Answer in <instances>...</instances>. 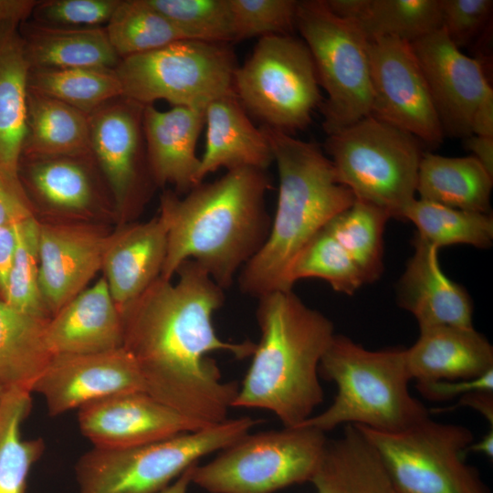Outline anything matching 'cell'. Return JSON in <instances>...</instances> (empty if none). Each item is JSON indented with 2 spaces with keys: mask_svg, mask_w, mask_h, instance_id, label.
Listing matches in <instances>:
<instances>
[{
  "mask_svg": "<svg viewBox=\"0 0 493 493\" xmlns=\"http://www.w3.org/2000/svg\"><path fill=\"white\" fill-rule=\"evenodd\" d=\"M175 274L174 283L159 277L121 313L123 347L134 357L147 393L202 424H217L227 419L238 385L223 381L208 354L244 359L256 343L217 336L213 315L224 303V289L200 265L186 260Z\"/></svg>",
  "mask_w": 493,
  "mask_h": 493,
  "instance_id": "cell-1",
  "label": "cell"
},
{
  "mask_svg": "<svg viewBox=\"0 0 493 493\" xmlns=\"http://www.w3.org/2000/svg\"><path fill=\"white\" fill-rule=\"evenodd\" d=\"M271 187L266 170L244 167L199 184L183 198L165 192L160 211L168 221V239L160 277L171 280L182 263L194 260L220 288H228L268 236L265 196Z\"/></svg>",
  "mask_w": 493,
  "mask_h": 493,
  "instance_id": "cell-2",
  "label": "cell"
},
{
  "mask_svg": "<svg viewBox=\"0 0 493 493\" xmlns=\"http://www.w3.org/2000/svg\"><path fill=\"white\" fill-rule=\"evenodd\" d=\"M257 320L260 339L232 407L267 410L284 426L299 425L323 402L319 366L333 324L292 290L258 298Z\"/></svg>",
  "mask_w": 493,
  "mask_h": 493,
  "instance_id": "cell-3",
  "label": "cell"
},
{
  "mask_svg": "<svg viewBox=\"0 0 493 493\" xmlns=\"http://www.w3.org/2000/svg\"><path fill=\"white\" fill-rule=\"evenodd\" d=\"M260 129L278 166L279 188L268 236L238 276L241 291L257 299L287 290L285 276L299 251L355 201L319 145L265 125Z\"/></svg>",
  "mask_w": 493,
  "mask_h": 493,
  "instance_id": "cell-4",
  "label": "cell"
},
{
  "mask_svg": "<svg viewBox=\"0 0 493 493\" xmlns=\"http://www.w3.org/2000/svg\"><path fill=\"white\" fill-rule=\"evenodd\" d=\"M319 374L336 384V395L326 410L299 425L324 433L341 425L397 432L429 417L425 406L410 393L406 349L370 351L335 334Z\"/></svg>",
  "mask_w": 493,
  "mask_h": 493,
  "instance_id": "cell-5",
  "label": "cell"
},
{
  "mask_svg": "<svg viewBox=\"0 0 493 493\" xmlns=\"http://www.w3.org/2000/svg\"><path fill=\"white\" fill-rule=\"evenodd\" d=\"M259 422L227 418L141 446H94L75 466L79 493H160L202 457L229 446Z\"/></svg>",
  "mask_w": 493,
  "mask_h": 493,
  "instance_id": "cell-6",
  "label": "cell"
},
{
  "mask_svg": "<svg viewBox=\"0 0 493 493\" xmlns=\"http://www.w3.org/2000/svg\"><path fill=\"white\" fill-rule=\"evenodd\" d=\"M413 135L372 115L328 135L326 152L337 180L355 199L403 220L415 199L424 154Z\"/></svg>",
  "mask_w": 493,
  "mask_h": 493,
  "instance_id": "cell-7",
  "label": "cell"
},
{
  "mask_svg": "<svg viewBox=\"0 0 493 493\" xmlns=\"http://www.w3.org/2000/svg\"><path fill=\"white\" fill-rule=\"evenodd\" d=\"M328 438L308 425L247 433L192 471V484L208 493H275L310 482Z\"/></svg>",
  "mask_w": 493,
  "mask_h": 493,
  "instance_id": "cell-8",
  "label": "cell"
},
{
  "mask_svg": "<svg viewBox=\"0 0 493 493\" xmlns=\"http://www.w3.org/2000/svg\"><path fill=\"white\" fill-rule=\"evenodd\" d=\"M237 66L228 43L182 39L121 58L115 72L122 96L144 106L166 100L173 107L205 110L236 95Z\"/></svg>",
  "mask_w": 493,
  "mask_h": 493,
  "instance_id": "cell-9",
  "label": "cell"
},
{
  "mask_svg": "<svg viewBox=\"0 0 493 493\" xmlns=\"http://www.w3.org/2000/svg\"><path fill=\"white\" fill-rule=\"evenodd\" d=\"M296 27L327 93L321 107L326 133H336L371 115L369 39L359 26L336 15L326 0H304L298 1Z\"/></svg>",
  "mask_w": 493,
  "mask_h": 493,
  "instance_id": "cell-10",
  "label": "cell"
},
{
  "mask_svg": "<svg viewBox=\"0 0 493 493\" xmlns=\"http://www.w3.org/2000/svg\"><path fill=\"white\" fill-rule=\"evenodd\" d=\"M356 425L377 454L394 493H488L466 463L472 432L429 417L401 431Z\"/></svg>",
  "mask_w": 493,
  "mask_h": 493,
  "instance_id": "cell-11",
  "label": "cell"
},
{
  "mask_svg": "<svg viewBox=\"0 0 493 493\" xmlns=\"http://www.w3.org/2000/svg\"><path fill=\"white\" fill-rule=\"evenodd\" d=\"M310 52L291 35L262 37L234 75V89L244 109L263 125L289 133L311 121L320 102Z\"/></svg>",
  "mask_w": 493,
  "mask_h": 493,
  "instance_id": "cell-12",
  "label": "cell"
},
{
  "mask_svg": "<svg viewBox=\"0 0 493 493\" xmlns=\"http://www.w3.org/2000/svg\"><path fill=\"white\" fill-rule=\"evenodd\" d=\"M371 115L429 145L445 134L412 44L394 37L369 40Z\"/></svg>",
  "mask_w": 493,
  "mask_h": 493,
  "instance_id": "cell-13",
  "label": "cell"
},
{
  "mask_svg": "<svg viewBox=\"0 0 493 493\" xmlns=\"http://www.w3.org/2000/svg\"><path fill=\"white\" fill-rule=\"evenodd\" d=\"M411 44L445 136L471 135L477 108L493 94L482 60L465 55L442 28Z\"/></svg>",
  "mask_w": 493,
  "mask_h": 493,
  "instance_id": "cell-14",
  "label": "cell"
},
{
  "mask_svg": "<svg viewBox=\"0 0 493 493\" xmlns=\"http://www.w3.org/2000/svg\"><path fill=\"white\" fill-rule=\"evenodd\" d=\"M145 392L134 357L124 347L98 353L54 355L32 387L50 416L91 401L128 392Z\"/></svg>",
  "mask_w": 493,
  "mask_h": 493,
  "instance_id": "cell-15",
  "label": "cell"
},
{
  "mask_svg": "<svg viewBox=\"0 0 493 493\" xmlns=\"http://www.w3.org/2000/svg\"><path fill=\"white\" fill-rule=\"evenodd\" d=\"M78 421L82 435L100 448L141 446L208 426L142 391L87 403L79 408Z\"/></svg>",
  "mask_w": 493,
  "mask_h": 493,
  "instance_id": "cell-16",
  "label": "cell"
},
{
  "mask_svg": "<svg viewBox=\"0 0 493 493\" xmlns=\"http://www.w3.org/2000/svg\"><path fill=\"white\" fill-rule=\"evenodd\" d=\"M144 107L120 96L89 115L91 152L119 215L133 204L142 162L148 163L142 126Z\"/></svg>",
  "mask_w": 493,
  "mask_h": 493,
  "instance_id": "cell-17",
  "label": "cell"
},
{
  "mask_svg": "<svg viewBox=\"0 0 493 493\" xmlns=\"http://www.w3.org/2000/svg\"><path fill=\"white\" fill-rule=\"evenodd\" d=\"M107 236L84 226L39 224V288L48 314H56L101 268Z\"/></svg>",
  "mask_w": 493,
  "mask_h": 493,
  "instance_id": "cell-18",
  "label": "cell"
},
{
  "mask_svg": "<svg viewBox=\"0 0 493 493\" xmlns=\"http://www.w3.org/2000/svg\"><path fill=\"white\" fill-rule=\"evenodd\" d=\"M167 239L168 221L161 211L107 236L101 269L121 313L161 276Z\"/></svg>",
  "mask_w": 493,
  "mask_h": 493,
  "instance_id": "cell-19",
  "label": "cell"
},
{
  "mask_svg": "<svg viewBox=\"0 0 493 493\" xmlns=\"http://www.w3.org/2000/svg\"><path fill=\"white\" fill-rule=\"evenodd\" d=\"M414 254L397 283V300L414 315L420 329L435 326L473 327V303L467 290L442 271L438 248L419 236Z\"/></svg>",
  "mask_w": 493,
  "mask_h": 493,
  "instance_id": "cell-20",
  "label": "cell"
},
{
  "mask_svg": "<svg viewBox=\"0 0 493 493\" xmlns=\"http://www.w3.org/2000/svg\"><path fill=\"white\" fill-rule=\"evenodd\" d=\"M204 125L205 110L173 107L162 111L152 104L144 107L147 161L156 184H173L182 193L199 184L196 144Z\"/></svg>",
  "mask_w": 493,
  "mask_h": 493,
  "instance_id": "cell-21",
  "label": "cell"
},
{
  "mask_svg": "<svg viewBox=\"0 0 493 493\" xmlns=\"http://www.w3.org/2000/svg\"><path fill=\"white\" fill-rule=\"evenodd\" d=\"M46 341L53 356L123 347L121 315L104 278L79 292L48 320Z\"/></svg>",
  "mask_w": 493,
  "mask_h": 493,
  "instance_id": "cell-22",
  "label": "cell"
},
{
  "mask_svg": "<svg viewBox=\"0 0 493 493\" xmlns=\"http://www.w3.org/2000/svg\"><path fill=\"white\" fill-rule=\"evenodd\" d=\"M18 27L0 25V182L31 206L19 178L26 134L29 66Z\"/></svg>",
  "mask_w": 493,
  "mask_h": 493,
  "instance_id": "cell-23",
  "label": "cell"
},
{
  "mask_svg": "<svg viewBox=\"0 0 493 493\" xmlns=\"http://www.w3.org/2000/svg\"><path fill=\"white\" fill-rule=\"evenodd\" d=\"M406 362L416 383L473 379L493 369V347L474 327L435 326L420 329Z\"/></svg>",
  "mask_w": 493,
  "mask_h": 493,
  "instance_id": "cell-24",
  "label": "cell"
},
{
  "mask_svg": "<svg viewBox=\"0 0 493 493\" xmlns=\"http://www.w3.org/2000/svg\"><path fill=\"white\" fill-rule=\"evenodd\" d=\"M205 151L200 158L198 182L220 168L266 170L274 161L260 128L246 113L236 95L217 99L205 109Z\"/></svg>",
  "mask_w": 493,
  "mask_h": 493,
  "instance_id": "cell-25",
  "label": "cell"
},
{
  "mask_svg": "<svg viewBox=\"0 0 493 493\" xmlns=\"http://www.w3.org/2000/svg\"><path fill=\"white\" fill-rule=\"evenodd\" d=\"M92 152L61 156H22L19 178L24 190L52 211L83 214L101 204Z\"/></svg>",
  "mask_w": 493,
  "mask_h": 493,
  "instance_id": "cell-26",
  "label": "cell"
},
{
  "mask_svg": "<svg viewBox=\"0 0 493 493\" xmlns=\"http://www.w3.org/2000/svg\"><path fill=\"white\" fill-rule=\"evenodd\" d=\"M18 29L29 70L115 68L121 59L109 40L105 26H59L30 18Z\"/></svg>",
  "mask_w": 493,
  "mask_h": 493,
  "instance_id": "cell-27",
  "label": "cell"
},
{
  "mask_svg": "<svg viewBox=\"0 0 493 493\" xmlns=\"http://www.w3.org/2000/svg\"><path fill=\"white\" fill-rule=\"evenodd\" d=\"M310 482L316 493H394L377 454L354 425L328 440Z\"/></svg>",
  "mask_w": 493,
  "mask_h": 493,
  "instance_id": "cell-28",
  "label": "cell"
},
{
  "mask_svg": "<svg viewBox=\"0 0 493 493\" xmlns=\"http://www.w3.org/2000/svg\"><path fill=\"white\" fill-rule=\"evenodd\" d=\"M493 176L474 156L424 152L418 170L419 199L455 209L490 212Z\"/></svg>",
  "mask_w": 493,
  "mask_h": 493,
  "instance_id": "cell-29",
  "label": "cell"
},
{
  "mask_svg": "<svg viewBox=\"0 0 493 493\" xmlns=\"http://www.w3.org/2000/svg\"><path fill=\"white\" fill-rule=\"evenodd\" d=\"M338 16L353 21L369 39L413 43L442 26L440 0H326Z\"/></svg>",
  "mask_w": 493,
  "mask_h": 493,
  "instance_id": "cell-30",
  "label": "cell"
},
{
  "mask_svg": "<svg viewBox=\"0 0 493 493\" xmlns=\"http://www.w3.org/2000/svg\"><path fill=\"white\" fill-rule=\"evenodd\" d=\"M26 105V134L22 156L91 152L89 115L28 87Z\"/></svg>",
  "mask_w": 493,
  "mask_h": 493,
  "instance_id": "cell-31",
  "label": "cell"
},
{
  "mask_svg": "<svg viewBox=\"0 0 493 493\" xmlns=\"http://www.w3.org/2000/svg\"><path fill=\"white\" fill-rule=\"evenodd\" d=\"M47 321L0 299V384L5 389L32 393L53 357L46 341Z\"/></svg>",
  "mask_w": 493,
  "mask_h": 493,
  "instance_id": "cell-32",
  "label": "cell"
},
{
  "mask_svg": "<svg viewBox=\"0 0 493 493\" xmlns=\"http://www.w3.org/2000/svg\"><path fill=\"white\" fill-rule=\"evenodd\" d=\"M31 408V392L5 389L0 402V493H26L30 469L44 452L42 438L24 439L21 435Z\"/></svg>",
  "mask_w": 493,
  "mask_h": 493,
  "instance_id": "cell-33",
  "label": "cell"
},
{
  "mask_svg": "<svg viewBox=\"0 0 493 493\" xmlns=\"http://www.w3.org/2000/svg\"><path fill=\"white\" fill-rule=\"evenodd\" d=\"M390 218L383 209L355 199L324 226L360 269L365 284L375 282L383 273V236Z\"/></svg>",
  "mask_w": 493,
  "mask_h": 493,
  "instance_id": "cell-34",
  "label": "cell"
},
{
  "mask_svg": "<svg viewBox=\"0 0 493 493\" xmlns=\"http://www.w3.org/2000/svg\"><path fill=\"white\" fill-rule=\"evenodd\" d=\"M27 87L87 115L109 100L122 96L114 68L32 69L28 73Z\"/></svg>",
  "mask_w": 493,
  "mask_h": 493,
  "instance_id": "cell-35",
  "label": "cell"
},
{
  "mask_svg": "<svg viewBox=\"0 0 493 493\" xmlns=\"http://www.w3.org/2000/svg\"><path fill=\"white\" fill-rule=\"evenodd\" d=\"M403 220L412 222L416 234L438 249L456 244L478 248L492 245L490 214L455 209L415 198L404 211Z\"/></svg>",
  "mask_w": 493,
  "mask_h": 493,
  "instance_id": "cell-36",
  "label": "cell"
},
{
  "mask_svg": "<svg viewBox=\"0 0 493 493\" xmlns=\"http://www.w3.org/2000/svg\"><path fill=\"white\" fill-rule=\"evenodd\" d=\"M105 28L120 58L190 39L147 0H120Z\"/></svg>",
  "mask_w": 493,
  "mask_h": 493,
  "instance_id": "cell-37",
  "label": "cell"
},
{
  "mask_svg": "<svg viewBox=\"0 0 493 493\" xmlns=\"http://www.w3.org/2000/svg\"><path fill=\"white\" fill-rule=\"evenodd\" d=\"M306 278L324 279L335 291L346 295L354 294L365 284L360 269L325 227L293 258L285 276L286 289L292 290L296 281Z\"/></svg>",
  "mask_w": 493,
  "mask_h": 493,
  "instance_id": "cell-38",
  "label": "cell"
},
{
  "mask_svg": "<svg viewBox=\"0 0 493 493\" xmlns=\"http://www.w3.org/2000/svg\"><path fill=\"white\" fill-rule=\"evenodd\" d=\"M16 246L4 301L32 316L49 320L39 288V223L32 215L15 224Z\"/></svg>",
  "mask_w": 493,
  "mask_h": 493,
  "instance_id": "cell-39",
  "label": "cell"
},
{
  "mask_svg": "<svg viewBox=\"0 0 493 493\" xmlns=\"http://www.w3.org/2000/svg\"><path fill=\"white\" fill-rule=\"evenodd\" d=\"M188 38L233 42L228 0H147Z\"/></svg>",
  "mask_w": 493,
  "mask_h": 493,
  "instance_id": "cell-40",
  "label": "cell"
},
{
  "mask_svg": "<svg viewBox=\"0 0 493 493\" xmlns=\"http://www.w3.org/2000/svg\"><path fill=\"white\" fill-rule=\"evenodd\" d=\"M233 41L253 37L291 35L296 27L298 1L228 0Z\"/></svg>",
  "mask_w": 493,
  "mask_h": 493,
  "instance_id": "cell-41",
  "label": "cell"
},
{
  "mask_svg": "<svg viewBox=\"0 0 493 493\" xmlns=\"http://www.w3.org/2000/svg\"><path fill=\"white\" fill-rule=\"evenodd\" d=\"M120 0L38 1L31 19L68 27L106 26Z\"/></svg>",
  "mask_w": 493,
  "mask_h": 493,
  "instance_id": "cell-42",
  "label": "cell"
},
{
  "mask_svg": "<svg viewBox=\"0 0 493 493\" xmlns=\"http://www.w3.org/2000/svg\"><path fill=\"white\" fill-rule=\"evenodd\" d=\"M441 28L459 49L475 44L488 28L492 0H440Z\"/></svg>",
  "mask_w": 493,
  "mask_h": 493,
  "instance_id": "cell-43",
  "label": "cell"
},
{
  "mask_svg": "<svg viewBox=\"0 0 493 493\" xmlns=\"http://www.w3.org/2000/svg\"><path fill=\"white\" fill-rule=\"evenodd\" d=\"M415 386L425 398L436 402L460 398L477 391L493 392V369L473 379L416 383Z\"/></svg>",
  "mask_w": 493,
  "mask_h": 493,
  "instance_id": "cell-44",
  "label": "cell"
},
{
  "mask_svg": "<svg viewBox=\"0 0 493 493\" xmlns=\"http://www.w3.org/2000/svg\"><path fill=\"white\" fill-rule=\"evenodd\" d=\"M16 246L15 225L0 226V299L4 300Z\"/></svg>",
  "mask_w": 493,
  "mask_h": 493,
  "instance_id": "cell-45",
  "label": "cell"
},
{
  "mask_svg": "<svg viewBox=\"0 0 493 493\" xmlns=\"http://www.w3.org/2000/svg\"><path fill=\"white\" fill-rule=\"evenodd\" d=\"M32 215L31 206L10 193L0 182V226H13Z\"/></svg>",
  "mask_w": 493,
  "mask_h": 493,
  "instance_id": "cell-46",
  "label": "cell"
},
{
  "mask_svg": "<svg viewBox=\"0 0 493 493\" xmlns=\"http://www.w3.org/2000/svg\"><path fill=\"white\" fill-rule=\"evenodd\" d=\"M37 3L35 0H0V25L20 26L31 18Z\"/></svg>",
  "mask_w": 493,
  "mask_h": 493,
  "instance_id": "cell-47",
  "label": "cell"
},
{
  "mask_svg": "<svg viewBox=\"0 0 493 493\" xmlns=\"http://www.w3.org/2000/svg\"><path fill=\"white\" fill-rule=\"evenodd\" d=\"M459 406H470L479 412L493 427V392L477 391L461 396L458 402L446 409H434L432 412L439 413L453 410Z\"/></svg>",
  "mask_w": 493,
  "mask_h": 493,
  "instance_id": "cell-48",
  "label": "cell"
},
{
  "mask_svg": "<svg viewBox=\"0 0 493 493\" xmlns=\"http://www.w3.org/2000/svg\"><path fill=\"white\" fill-rule=\"evenodd\" d=\"M466 148L493 176V137L482 135H469L464 139Z\"/></svg>",
  "mask_w": 493,
  "mask_h": 493,
  "instance_id": "cell-49",
  "label": "cell"
},
{
  "mask_svg": "<svg viewBox=\"0 0 493 493\" xmlns=\"http://www.w3.org/2000/svg\"><path fill=\"white\" fill-rule=\"evenodd\" d=\"M493 137V94L477 108L471 127V135Z\"/></svg>",
  "mask_w": 493,
  "mask_h": 493,
  "instance_id": "cell-50",
  "label": "cell"
},
{
  "mask_svg": "<svg viewBox=\"0 0 493 493\" xmlns=\"http://www.w3.org/2000/svg\"><path fill=\"white\" fill-rule=\"evenodd\" d=\"M195 465V464H194ZM193 465L160 493H187L192 484Z\"/></svg>",
  "mask_w": 493,
  "mask_h": 493,
  "instance_id": "cell-51",
  "label": "cell"
},
{
  "mask_svg": "<svg viewBox=\"0 0 493 493\" xmlns=\"http://www.w3.org/2000/svg\"><path fill=\"white\" fill-rule=\"evenodd\" d=\"M467 452L480 453L492 459L493 457V428H490L480 440L473 442L467 449Z\"/></svg>",
  "mask_w": 493,
  "mask_h": 493,
  "instance_id": "cell-52",
  "label": "cell"
},
{
  "mask_svg": "<svg viewBox=\"0 0 493 493\" xmlns=\"http://www.w3.org/2000/svg\"><path fill=\"white\" fill-rule=\"evenodd\" d=\"M4 392H5V388L0 384V402H1Z\"/></svg>",
  "mask_w": 493,
  "mask_h": 493,
  "instance_id": "cell-53",
  "label": "cell"
}]
</instances>
